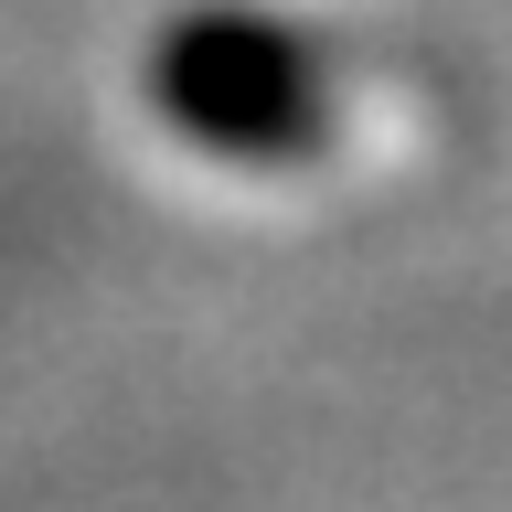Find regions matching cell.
Masks as SVG:
<instances>
[{"label":"cell","mask_w":512,"mask_h":512,"mask_svg":"<svg viewBox=\"0 0 512 512\" xmlns=\"http://www.w3.org/2000/svg\"><path fill=\"white\" fill-rule=\"evenodd\" d=\"M150 107L214 160H310L331 139V75L267 11H182L150 43Z\"/></svg>","instance_id":"obj_1"}]
</instances>
